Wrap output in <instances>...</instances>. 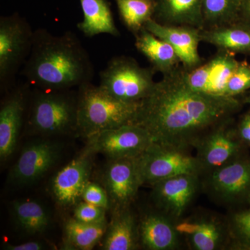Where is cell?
Here are the masks:
<instances>
[{"label":"cell","instance_id":"cb8c5ba5","mask_svg":"<svg viewBox=\"0 0 250 250\" xmlns=\"http://www.w3.org/2000/svg\"><path fill=\"white\" fill-rule=\"evenodd\" d=\"M138 223L128 207L120 208L105 233V250H133L139 246Z\"/></svg>","mask_w":250,"mask_h":250},{"label":"cell","instance_id":"4316f807","mask_svg":"<svg viewBox=\"0 0 250 250\" xmlns=\"http://www.w3.org/2000/svg\"><path fill=\"white\" fill-rule=\"evenodd\" d=\"M122 21L136 35L154 17L156 0H116Z\"/></svg>","mask_w":250,"mask_h":250},{"label":"cell","instance_id":"d4e9b609","mask_svg":"<svg viewBox=\"0 0 250 250\" xmlns=\"http://www.w3.org/2000/svg\"><path fill=\"white\" fill-rule=\"evenodd\" d=\"M106 231V223L88 224L70 219L65 224V243L70 249L92 250Z\"/></svg>","mask_w":250,"mask_h":250},{"label":"cell","instance_id":"6da1fadb","mask_svg":"<svg viewBox=\"0 0 250 250\" xmlns=\"http://www.w3.org/2000/svg\"><path fill=\"white\" fill-rule=\"evenodd\" d=\"M179 67L156 82L133 124L144 128L153 143L190 149L210 130L231 119L241 104L237 98L210 96L190 89Z\"/></svg>","mask_w":250,"mask_h":250},{"label":"cell","instance_id":"ba28073f","mask_svg":"<svg viewBox=\"0 0 250 250\" xmlns=\"http://www.w3.org/2000/svg\"><path fill=\"white\" fill-rule=\"evenodd\" d=\"M34 31L18 14L0 18V82L1 86L14 80L18 69L27 60Z\"/></svg>","mask_w":250,"mask_h":250},{"label":"cell","instance_id":"7402d4cb","mask_svg":"<svg viewBox=\"0 0 250 250\" xmlns=\"http://www.w3.org/2000/svg\"><path fill=\"white\" fill-rule=\"evenodd\" d=\"M136 36L135 46L143 54L156 72L167 75L179 66L180 59L173 47L143 28Z\"/></svg>","mask_w":250,"mask_h":250},{"label":"cell","instance_id":"1f68e13d","mask_svg":"<svg viewBox=\"0 0 250 250\" xmlns=\"http://www.w3.org/2000/svg\"><path fill=\"white\" fill-rule=\"evenodd\" d=\"M82 198L83 202L107 209L110 205V199L106 190L98 184L88 182L83 189Z\"/></svg>","mask_w":250,"mask_h":250},{"label":"cell","instance_id":"8d00e7d4","mask_svg":"<svg viewBox=\"0 0 250 250\" xmlns=\"http://www.w3.org/2000/svg\"></svg>","mask_w":250,"mask_h":250},{"label":"cell","instance_id":"ac0fdd59","mask_svg":"<svg viewBox=\"0 0 250 250\" xmlns=\"http://www.w3.org/2000/svg\"><path fill=\"white\" fill-rule=\"evenodd\" d=\"M176 222L160 210L148 212L138 223L139 245L149 250H173L180 246Z\"/></svg>","mask_w":250,"mask_h":250},{"label":"cell","instance_id":"9c48e42d","mask_svg":"<svg viewBox=\"0 0 250 250\" xmlns=\"http://www.w3.org/2000/svg\"><path fill=\"white\" fill-rule=\"evenodd\" d=\"M245 146L238 137L232 118L210 130L194 147L202 177L241 157Z\"/></svg>","mask_w":250,"mask_h":250},{"label":"cell","instance_id":"4fadbf2b","mask_svg":"<svg viewBox=\"0 0 250 250\" xmlns=\"http://www.w3.org/2000/svg\"><path fill=\"white\" fill-rule=\"evenodd\" d=\"M152 198L156 209L174 221L183 218L202 188L201 177L181 174L152 184Z\"/></svg>","mask_w":250,"mask_h":250},{"label":"cell","instance_id":"5b68a950","mask_svg":"<svg viewBox=\"0 0 250 250\" xmlns=\"http://www.w3.org/2000/svg\"><path fill=\"white\" fill-rule=\"evenodd\" d=\"M42 90L33 101L29 125L36 133L62 134L77 131L78 92L72 97L67 90Z\"/></svg>","mask_w":250,"mask_h":250},{"label":"cell","instance_id":"44dd1931","mask_svg":"<svg viewBox=\"0 0 250 250\" xmlns=\"http://www.w3.org/2000/svg\"><path fill=\"white\" fill-rule=\"evenodd\" d=\"M201 42L233 54L250 55V25L236 22L200 31Z\"/></svg>","mask_w":250,"mask_h":250},{"label":"cell","instance_id":"8992f818","mask_svg":"<svg viewBox=\"0 0 250 250\" xmlns=\"http://www.w3.org/2000/svg\"><path fill=\"white\" fill-rule=\"evenodd\" d=\"M141 183L152 184L181 174H196L202 177L201 167L196 156L189 149L153 143L136 158Z\"/></svg>","mask_w":250,"mask_h":250},{"label":"cell","instance_id":"d590c367","mask_svg":"<svg viewBox=\"0 0 250 250\" xmlns=\"http://www.w3.org/2000/svg\"><path fill=\"white\" fill-rule=\"evenodd\" d=\"M245 102H246V103L249 104L250 105V94L249 95V96L247 97L246 100H245Z\"/></svg>","mask_w":250,"mask_h":250},{"label":"cell","instance_id":"f1b7e54d","mask_svg":"<svg viewBox=\"0 0 250 250\" xmlns=\"http://www.w3.org/2000/svg\"><path fill=\"white\" fill-rule=\"evenodd\" d=\"M228 219L230 250H250V208L231 213Z\"/></svg>","mask_w":250,"mask_h":250},{"label":"cell","instance_id":"d6986e66","mask_svg":"<svg viewBox=\"0 0 250 250\" xmlns=\"http://www.w3.org/2000/svg\"><path fill=\"white\" fill-rule=\"evenodd\" d=\"M23 90L18 89L4 102L0 109V158L11 155L15 149L25 111Z\"/></svg>","mask_w":250,"mask_h":250},{"label":"cell","instance_id":"4dcf8cb0","mask_svg":"<svg viewBox=\"0 0 250 250\" xmlns=\"http://www.w3.org/2000/svg\"><path fill=\"white\" fill-rule=\"evenodd\" d=\"M104 208L83 202L79 204L74 212V218L82 223L101 224L106 223Z\"/></svg>","mask_w":250,"mask_h":250},{"label":"cell","instance_id":"7a4b0ae2","mask_svg":"<svg viewBox=\"0 0 250 250\" xmlns=\"http://www.w3.org/2000/svg\"><path fill=\"white\" fill-rule=\"evenodd\" d=\"M93 73L89 56L74 33L55 36L44 29L34 31L22 72L31 85L43 90H70L90 82Z\"/></svg>","mask_w":250,"mask_h":250},{"label":"cell","instance_id":"ffe728a7","mask_svg":"<svg viewBox=\"0 0 250 250\" xmlns=\"http://www.w3.org/2000/svg\"><path fill=\"white\" fill-rule=\"evenodd\" d=\"M153 19L167 25L204 29L202 0H156Z\"/></svg>","mask_w":250,"mask_h":250},{"label":"cell","instance_id":"e575fe53","mask_svg":"<svg viewBox=\"0 0 250 250\" xmlns=\"http://www.w3.org/2000/svg\"><path fill=\"white\" fill-rule=\"evenodd\" d=\"M238 21L250 25V0H241Z\"/></svg>","mask_w":250,"mask_h":250},{"label":"cell","instance_id":"52a82bcc","mask_svg":"<svg viewBox=\"0 0 250 250\" xmlns=\"http://www.w3.org/2000/svg\"><path fill=\"white\" fill-rule=\"evenodd\" d=\"M202 188L217 203L250 204V158L245 155L201 177Z\"/></svg>","mask_w":250,"mask_h":250},{"label":"cell","instance_id":"3957f363","mask_svg":"<svg viewBox=\"0 0 250 250\" xmlns=\"http://www.w3.org/2000/svg\"><path fill=\"white\" fill-rule=\"evenodd\" d=\"M141 103H125L108 95L100 85L83 83L78 88L77 131L87 139L104 130L133 124Z\"/></svg>","mask_w":250,"mask_h":250},{"label":"cell","instance_id":"f546056e","mask_svg":"<svg viewBox=\"0 0 250 250\" xmlns=\"http://www.w3.org/2000/svg\"><path fill=\"white\" fill-rule=\"evenodd\" d=\"M250 90V64L246 61L239 62L227 87V96L237 98Z\"/></svg>","mask_w":250,"mask_h":250},{"label":"cell","instance_id":"e0dca14e","mask_svg":"<svg viewBox=\"0 0 250 250\" xmlns=\"http://www.w3.org/2000/svg\"><path fill=\"white\" fill-rule=\"evenodd\" d=\"M89 153L70 161L56 174L52 191L56 200L63 207L75 205L82 197L83 189L89 182L91 170Z\"/></svg>","mask_w":250,"mask_h":250},{"label":"cell","instance_id":"2e32d148","mask_svg":"<svg viewBox=\"0 0 250 250\" xmlns=\"http://www.w3.org/2000/svg\"><path fill=\"white\" fill-rule=\"evenodd\" d=\"M60 147L47 141H37L23 149L11 172L18 184H31L40 179L55 164Z\"/></svg>","mask_w":250,"mask_h":250},{"label":"cell","instance_id":"8fae6325","mask_svg":"<svg viewBox=\"0 0 250 250\" xmlns=\"http://www.w3.org/2000/svg\"><path fill=\"white\" fill-rule=\"evenodd\" d=\"M86 139V152L100 153L111 160L138 157L153 143L149 133L134 124L104 130Z\"/></svg>","mask_w":250,"mask_h":250},{"label":"cell","instance_id":"7c38bea8","mask_svg":"<svg viewBox=\"0 0 250 250\" xmlns=\"http://www.w3.org/2000/svg\"><path fill=\"white\" fill-rule=\"evenodd\" d=\"M176 229L194 250L229 249L228 219L214 213H196L175 223Z\"/></svg>","mask_w":250,"mask_h":250},{"label":"cell","instance_id":"484cf974","mask_svg":"<svg viewBox=\"0 0 250 250\" xmlns=\"http://www.w3.org/2000/svg\"><path fill=\"white\" fill-rule=\"evenodd\" d=\"M15 220L20 228L29 233H41L49 224L45 208L38 202L21 200L13 204Z\"/></svg>","mask_w":250,"mask_h":250},{"label":"cell","instance_id":"9a60e30c","mask_svg":"<svg viewBox=\"0 0 250 250\" xmlns=\"http://www.w3.org/2000/svg\"><path fill=\"white\" fill-rule=\"evenodd\" d=\"M110 201L120 208L129 207L142 186L136 158L111 160L104 174Z\"/></svg>","mask_w":250,"mask_h":250},{"label":"cell","instance_id":"30bf717a","mask_svg":"<svg viewBox=\"0 0 250 250\" xmlns=\"http://www.w3.org/2000/svg\"><path fill=\"white\" fill-rule=\"evenodd\" d=\"M236 54L219 49L207 62L194 68L179 66V72L184 83L190 89L213 97H228V83L239 61ZM229 98V97H228Z\"/></svg>","mask_w":250,"mask_h":250},{"label":"cell","instance_id":"836d02e7","mask_svg":"<svg viewBox=\"0 0 250 250\" xmlns=\"http://www.w3.org/2000/svg\"><path fill=\"white\" fill-rule=\"evenodd\" d=\"M45 246L39 241H30L17 246H6V249L10 250H43Z\"/></svg>","mask_w":250,"mask_h":250},{"label":"cell","instance_id":"5bb4252c","mask_svg":"<svg viewBox=\"0 0 250 250\" xmlns=\"http://www.w3.org/2000/svg\"><path fill=\"white\" fill-rule=\"evenodd\" d=\"M144 28L173 47L184 68L189 70L202 63L199 54L201 29L190 26L163 24L153 18Z\"/></svg>","mask_w":250,"mask_h":250},{"label":"cell","instance_id":"603a6c76","mask_svg":"<svg viewBox=\"0 0 250 250\" xmlns=\"http://www.w3.org/2000/svg\"><path fill=\"white\" fill-rule=\"evenodd\" d=\"M83 19L77 24L79 30L87 37L107 34L119 36L110 5L106 0H80Z\"/></svg>","mask_w":250,"mask_h":250},{"label":"cell","instance_id":"277c9868","mask_svg":"<svg viewBox=\"0 0 250 250\" xmlns=\"http://www.w3.org/2000/svg\"><path fill=\"white\" fill-rule=\"evenodd\" d=\"M155 70L141 67L131 57H116L100 72V87L117 100L140 103L150 95Z\"/></svg>","mask_w":250,"mask_h":250},{"label":"cell","instance_id":"83f0119b","mask_svg":"<svg viewBox=\"0 0 250 250\" xmlns=\"http://www.w3.org/2000/svg\"><path fill=\"white\" fill-rule=\"evenodd\" d=\"M241 0H202L204 29H210L236 22Z\"/></svg>","mask_w":250,"mask_h":250},{"label":"cell","instance_id":"d6a6232c","mask_svg":"<svg viewBox=\"0 0 250 250\" xmlns=\"http://www.w3.org/2000/svg\"><path fill=\"white\" fill-rule=\"evenodd\" d=\"M237 134L246 146H250V111L242 117L236 126Z\"/></svg>","mask_w":250,"mask_h":250}]
</instances>
